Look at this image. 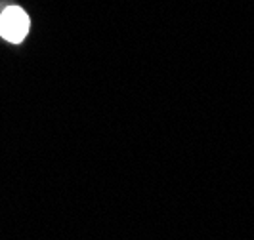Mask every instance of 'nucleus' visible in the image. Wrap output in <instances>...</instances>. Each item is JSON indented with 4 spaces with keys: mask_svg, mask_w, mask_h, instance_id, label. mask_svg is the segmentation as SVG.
Returning <instances> with one entry per match:
<instances>
[{
    "mask_svg": "<svg viewBox=\"0 0 254 240\" xmlns=\"http://www.w3.org/2000/svg\"><path fill=\"white\" fill-rule=\"evenodd\" d=\"M31 29V19L23 8L6 6L0 13V37L12 44L23 42Z\"/></svg>",
    "mask_w": 254,
    "mask_h": 240,
    "instance_id": "nucleus-1",
    "label": "nucleus"
}]
</instances>
